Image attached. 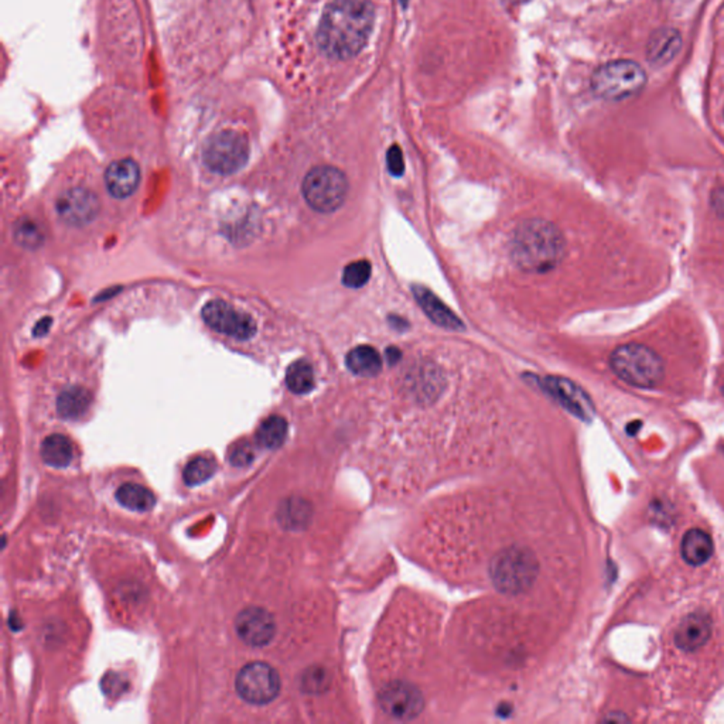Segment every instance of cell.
<instances>
[{"label": "cell", "mask_w": 724, "mask_h": 724, "mask_svg": "<svg viewBox=\"0 0 724 724\" xmlns=\"http://www.w3.org/2000/svg\"><path fill=\"white\" fill-rule=\"evenodd\" d=\"M374 24L371 0H332L315 27V46L327 59H351L367 46Z\"/></svg>", "instance_id": "obj_1"}, {"label": "cell", "mask_w": 724, "mask_h": 724, "mask_svg": "<svg viewBox=\"0 0 724 724\" xmlns=\"http://www.w3.org/2000/svg\"><path fill=\"white\" fill-rule=\"evenodd\" d=\"M566 254L562 232L546 220H528L511 238V258L523 272L545 273L555 269Z\"/></svg>", "instance_id": "obj_2"}, {"label": "cell", "mask_w": 724, "mask_h": 724, "mask_svg": "<svg viewBox=\"0 0 724 724\" xmlns=\"http://www.w3.org/2000/svg\"><path fill=\"white\" fill-rule=\"evenodd\" d=\"M610 367L614 374L631 387L653 390L663 382L665 365L653 348L631 343L611 353Z\"/></svg>", "instance_id": "obj_3"}, {"label": "cell", "mask_w": 724, "mask_h": 724, "mask_svg": "<svg viewBox=\"0 0 724 724\" xmlns=\"http://www.w3.org/2000/svg\"><path fill=\"white\" fill-rule=\"evenodd\" d=\"M645 81V71L638 62L616 60L596 70L591 77V88L603 99L623 101L640 92Z\"/></svg>", "instance_id": "obj_4"}, {"label": "cell", "mask_w": 724, "mask_h": 724, "mask_svg": "<svg viewBox=\"0 0 724 724\" xmlns=\"http://www.w3.org/2000/svg\"><path fill=\"white\" fill-rule=\"evenodd\" d=\"M302 193L306 202L315 212L324 214L335 212L347 197V175L337 167H313L303 180Z\"/></svg>", "instance_id": "obj_5"}, {"label": "cell", "mask_w": 724, "mask_h": 724, "mask_svg": "<svg viewBox=\"0 0 724 724\" xmlns=\"http://www.w3.org/2000/svg\"><path fill=\"white\" fill-rule=\"evenodd\" d=\"M538 573L535 556L520 548H510L494 558L491 578L498 590L518 595L532 586Z\"/></svg>", "instance_id": "obj_6"}, {"label": "cell", "mask_w": 724, "mask_h": 724, "mask_svg": "<svg viewBox=\"0 0 724 724\" xmlns=\"http://www.w3.org/2000/svg\"><path fill=\"white\" fill-rule=\"evenodd\" d=\"M249 157L247 136L237 130H221L207 140L202 153L205 166L218 174H232L242 169Z\"/></svg>", "instance_id": "obj_7"}, {"label": "cell", "mask_w": 724, "mask_h": 724, "mask_svg": "<svg viewBox=\"0 0 724 724\" xmlns=\"http://www.w3.org/2000/svg\"><path fill=\"white\" fill-rule=\"evenodd\" d=\"M238 695L252 705H268L280 692V676L269 663H248L238 672L235 679Z\"/></svg>", "instance_id": "obj_8"}, {"label": "cell", "mask_w": 724, "mask_h": 724, "mask_svg": "<svg viewBox=\"0 0 724 724\" xmlns=\"http://www.w3.org/2000/svg\"><path fill=\"white\" fill-rule=\"evenodd\" d=\"M202 319L207 325L222 333L228 337L235 340H249L257 333V323L247 313L242 310L235 309L234 306L221 302V300H212L207 303L202 309Z\"/></svg>", "instance_id": "obj_9"}, {"label": "cell", "mask_w": 724, "mask_h": 724, "mask_svg": "<svg viewBox=\"0 0 724 724\" xmlns=\"http://www.w3.org/2000/svg\"><path fill=\"white\" fill-rule=\"evenodd\" d=\"M380 705L390 718L412 720L420 715L425 701L419 689L408 682H392L382 689Z\"/></svg>", "instance_id": "obj_10"}, {"label": "cell", "mask_w": 724, "mask_h": 724, "mask_svg": "<svg viewBox=\"0 0 724 724\" xmlns=\"http://www.w3.org/2000/svg\"><path fill=\"white\" fill-rule=\"evenodd\" d=\"M56 212L65 224L84 227L94 221L99 212L97 195L85 187H72L57 199Z\"/></svg>", "instance_id": "obj_11"}, {"label": "cell", "mask_w": 724, "mask_h": 724, "mask_svg": "<svg viewBox=\"0 0 724 724\" xmlns=\"http://www.w3.org/2000/svg\"><path fill=\"white\" fill-rule=\"evenodd\" d=\"M541 385L545 392L578 419L590 422L595 418V405L578 383L566 378L546 377L541 380Z\"/></svg>", "instance_id": "obj_12"}, {"label": "cell", "mask_w": 724, "mask_h": 724, "mask_svg": "<svg viewBox=\"0 0 724 724\" xmlns=\"http://www.w3.org/2000/svg\"><path fill=\"white\" fill-rule=\"evenodd\" d=\"M238 637L250 646H265L273 640L277 633L275 618L262 607H247L235 618Z\"/></svg>", "instance_id": "obj_13"}, {"label": "cell", "mask_w": 724, "mask_h": 724, "mask_svg": "<svg viewBox=\"0 0 724 724\" xmlns=\"http://www.w3.org/2000/svg\"><path fill=\"white\" fill-rule=\"evenodd\" d=\"M713 634V623L709 614L696 611L688 614L681 623L673 635V641L679 650L683 653H695L705 646Z\"/></svg>", "instance_id": "obj_14"}, {"label": "cell", "mask_w": 724, "mask_h": 724, "mask_svg": "<svg viewBox=\"0 0 724 724\" xmlns=\"http://www.w3.org/2000/svg\"><path fill=\"white\" fill-rule=\"evenodd\" d=\"M140 167L135 160L122 159L112 163L105 173L108 192L115 199H127L139 187Z\"/></svg>", "instance_id": "obj_15"}, {"label": "cell", "mask_w": 724, "mask_h": 724, "mask_svg": "<svg viewBox=\"0 0 724 724\" xmlns=\"http://www.w3.org/2000/svg\"><path fill=\"white\" fill-rule=\"evenodd\" d=\"M412 293L415 295L416 302L419 303L425 315L432 320L435 324L440 327L447 328V330H463L465 324L462 320L458 319L457 315L448 309L447 306L438 299L435 293L430 292L428 287H419L415 285L412 287Z\"/></svg>", "instance_id": "obj_16"}, {"label": "cell", "mask_w": 724, "mask_h": 724, "mask_svg": "<svg viewBox=\"0 0 724 724\" xmlns=\"http://www.w3.org/2000/svg\"><path fill=\"white\" fill-rule=\"evenodd\" d=\"M682 40L681 34L676 30L663 27L656 30L651 36L648 46H646V56L653 64L665 65L672 61L681 49Z\"/></svg>", "instance_id": "obj_17"}, {"label": "cell", "mask_w": 724, "mask_h": 724, "mask_svg": "<svg viewBox=\"0 0 724 724\" xmlns=\"http://www.w3.org/2000/svg\"><path fill=\"white\" fill-rule=\"evenodd\" d=\"M713 550H715L713 540L705 531L693 528L683 535L681 553L688 565H705L710 560Z\"/></svg>", "instance_id": "obj_18"}, {"label": "cell", "mask_w": 724, "mask_h": 724, "mask_svg": "<svg viewBox=\"0 0 724 724\" xmlns=\"http://www.w3.org/2000/svg\"><path fill=\"white\" fill-rule=\"evenodd\" d=\"M89 390L82 387H70L57 398V410L64 419H80L91 406Z\"/></svg>", "instance_id": "obj_19"}, {"label": "cell", "mask_w": 724, "mask_h": 724, "mask_svg": "<svg viewBox=\"0 0 724 724\" xmlns=\"http://www.w3.org/2000/svg\"><path fill=\"white\" fill-rule=\"evenodd\" d=\"M347 367L353 374L360 377H375L381 372L382 358L374 347L360 345L348 353Z\"/></svg>", "instance_id": "obj_20"}, {"label": "cell", "mask_w": 724, "mask_h": 724, "mask_svg": "<svg viewBox=\"0 0 724 724\" xmlns=\"http://www.w3.org/2000/svg\"><path fill=\"white\" fill-rule=\"evenodd\" d=\"M42 462L52 467L62 468L71 463L74 457V447L71 440L64 435H50L42 443Z\"/></svg>", "instance_id": "obj_21"}, {"label": "cell", "mask_w": 724, "mask_h": 724, "mask_svg": "<svg viewBox=\"0 0 724 724\" xmlns=\"http://www.w3.org/2000/svg\"><path fill=\"white\" fill-rule=\"evenodd\" d=\"M117 500L122 507L130 511H139V512L152 510L156 503V497L153 495L149 488L134 484V483L120 485L117 491Z\"/></svg>", "instance_id": "obj_22"}, {"label": "cell", "mask_w": 724, "mask_h": 724, "mask_svg": "<svg viewBox=\"0 0 724 724\" xmlns=\"http://www.w3.org/2000/svg\"><path fill=\"white\" fill-rule=\"evenodd\" d=\"M287 429H289V426L282 416H269L268 419L260 423L257 432L258 443L265 448H272V450L279 448L287 440Z\"/></svg>", "instance_id": "obj_23"}, {"label": "cell", "mask_w": 724, "mask_h": 724, "mask_svg": "<svg viewBox=\"0 0 724 724\" xmlns=\"http://www.w3.org/2000/svg\"><path fill=\"white\" fill-rule=\"evenodd\" d=\"M287 385L296 395H305L315 388V371L306 360L293 362L287 371Z\"/></svg>", "instance_id": "obj_24"}, {"label": "cell", "mask_w": 724, "mask_h": 724, "mask_svg": "<svg viewBox=\"0 0 724 724\" xmlns=\"http://www.w3.org/2000/svg\"><path fill=\"white\" fill-rule=\"evenodd\" d=\"M14 238L17 245L26 249H37L44 242V230L37 220L30 217H24L17 220L14 227Z\"/></svg>", "instance_id": "obj_25"}, {"label": "cell", "mask_w": 724, "mask_h": 724, "mask_svg": "<svg viewBox=\"0 0 724 724\" xmlns=\"http://www.w3.org/2000/svg\"><path fill=\"white\" fill-rule=\"evenodd\" d=\"M310 511L307 503L303 500H289L283 503L282 508L279 510V520L282 525L290 528V530H299L307 523L309 521Z\"/></svg>", "instance_id": "obj_26"}, {"label": "cell", "mask_w": 724, "mask_h": 724, "mask_svg": "<svg viewBox=\"0 0 724 724\" xmlns=\"http://www.w3.org/2000/svg\"><path fill=\"white\" fill-rule=\"evenodd\" d=\"M215 468L217 465H215L214 460L199 456L185 465L183 478H184L185 484L194 487V485L202 484L205 481L210 480L214 475Z\"/></svg>", "instance_id": "obj_27"}, {"label": "cell", "mask_w": 724, "mask_h": 724, "mask_svg": "<svg viewBox=\"0 0 724 724\" xmlns=\"http://www.w3.org/2000/svg\"><path fill=\"white\" fill-rule=\"evenodd\" d=\"M371 263L368 260H357L347 265L343 273V283L351 289H358L367 285L371 277Z\"/></svg>", "instance_id": "obj_28"}, {"label": "cell", "mask_w": 724, "mask_h": 724, "mask_svg": "<svg viewBox=\"0 0 724 724\" xmlns=\"http://www.w3.org/2000/svg\"><path fill=\"white\" fill-rule=\"evenodd\" d=\"M328 685H330V676H328L327 671L320 666L307 669L303 675L302 688L305 692L313 693V695L322 693L328 688Z\"/></svg>", "instance_id": "obj_29"}, {"label": "cell", "mask_w": 724, "mask_h": 724, "mask_svg": "<svg viewBox=\"0 0 724 724\" xmlns=\"http://www.w3.org/2000/svg\"><path fill=\"white\" fill-rule=\"evenodd\" d=\"M255 450L248 442H240L230 452V462L235 467H245L254 462Z\"/></svg>", "instance_id": "obj_30"}, {"label": "cell", "mask_w": 724, "mask_h": 724, "mask_svg": "<svg viewBox=\"0 0 724 724\" xmlns=\"http://www.w3.org/2000/svg\"><path fill=\"white\" fill-rule=\"evenodd\" d=\"M387 165L390 174L395 175V177H400V175L403 174V172H405V160H403V153L398 145H393V146L388 150Z\"/></svg>", "instance_id": "obj_31"}, {"label": "cell", "mask_w": 724, "mask_h": 724, "mask_svg": "<svg viewBox=\"0 0 724 724\" xmlns=\"http://www.w3.org/2000/svg\"><path fill=\"white\" fill-rule=\"evenodd\" d=\"M52 317H42L39 323H37L36 327L33 330V335L34 337H42V335H46L47 333L50 332V328H52Z\"/></svg>", "instance_id": "obj_32"}, {"label": "cell", "mask_w": 724, "mask_h": 724, "mask_svg": "<svg viewBox=\"0 0 724 724\" xmlns=\"http://www.w3.org/2000/svg\"><path fill=\"white\" fill-rule=\"evenodd\" d=\"M711 204L715 205L716 212L724 217V190H716L711 195Z\"/></svg>", "instance_id": "obj_33"}, {"label": "cell", "mask_w": 724, "mask_h": 724, "mask_svg": "<svg viewBox=\"0 0 724 724\" xmlns=\"http://www.w3.org/2000/svg\"><path fill=\"white\" fill-rule=\"evenodd\" d=\"M400 351L398 350L397 347H390L387 350V360L390 364H397L398 361L400 360Z\"/></svg>", "instance_id": "obj_34"}, {"label": "cell", "mask_w": 724, "mask_h": 724, "mask_svg": "<svg viewBox=\"0 0 724 724\" xmlns=\"http://www.w3.org/2000/svg\"><path fill=\"white\" fill-rule=\"evenodd\" d=\"M721 393H723V395H724V382H723V385H721Z\"/></svg>", "instance_id": "obj_35"}, {"label": "cell", "mask_w": 724, "mask_h": 724, "mask_svg": "<svg viewBox=\"0 0 724 724\" xmlns=\"http://www.w3.org/2000/svg\"><path fill=\"white\" fill-rule=\"evenodd\" d=\"M400 2H402L403 5L408 4V0H400Z\"/></svg>", "instance_id": "obj_36"}, {"label": "cell", "mask_w": 724, "mask_h": 724, "mask_svg": "<svg viewBox=\"0 0 724 724\" xmlns=\"http://www.w3.org/2000/svg\"><path fill=\"white\" fill-rule=\"evenodd\" d=\"M723 115H724V111H723Z\"/></svg>", "instance_id": "obj_37"}]
</instances>
